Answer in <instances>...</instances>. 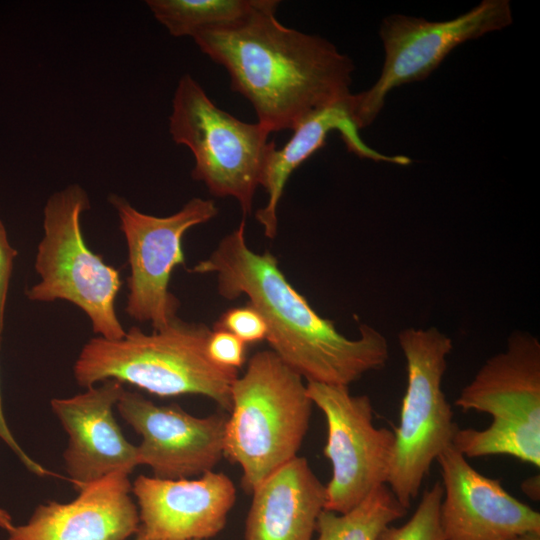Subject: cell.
<instances>
[{
    "mask_svg": "<svg viewBox=\"0 0 540 540\" xmlns=\"http://www.w3.org/2000/svg\"><path fill=\"white\" fill-rule=\"evenodd\" d=\"M539 476L531 477L522 483V490L533 500H539Z\"/></svg>",
    "mask_w": 540,
    "mask_h": 540,
    "instance_id": "484cf974",
    "label": "cell"
},
{
    "mask_svg": "<svg viewBox=\"0 0 540 540\" xmlns=\"http://www.w3.org/2000/svg\"><path fill=\"white\" fill-rule=\"evenodd\" d=\"M277 0L243 20L192 38L228 72L258 123L270 133L293 130L312 113L347 99L354 64L330 41L281 24Z\"/></svg>",
    "mask_w": 540,
    "mask_h": 540,
    "instance_id": "6da1fadb",
    "label": "cell"
},
{
    "mask_svg": "<svg viewBox=\"0 0 540 540\" xmlns=\"http://www.w3.org/2000/svg\"><path fill=\"white\" fill-rule=\"evenodd\" d=\"M214 329L228 331L242 340L252 344L266 340L267 325L260 313L251 305L230 308L222 314Z\"/></svg>",
    "mask_w": 540,
    "mask_h": 540,
    "instance_id": "7402d4cb",
    "label": "cell"
},
{
    "mask_svg": "<svg viewBox=\"0 0 540 540\" xmlns=\"http://www.w3.org/2000/svg\"><path fill=\"white\" fill-rule=\"evenodd\" d=\"M140 529L153 540H207L226 526L236 487L223 472L196 478L139 475L132 483Z\"/></svg>",
    "mask_w": 540,
    "mask_h": 540,
    "instance_id": "9a60e30c",
    "label": "cell"
},
{
    "mask_svg": "<svg viewBox=\"0 0 540 540\" xmlns=\"http://www.w3.org/2000/svg\"><path fill=\"white\" fill-rule=\"evenodd\" d=\"M108 201L117 212L128 248L125 311L130 318L161 330L177 318L180 303L169 291V281L174 268L184 264L183 237L214 218L218 208L212 199L194 197L176 213L158 217L138 211L116 194Z\"/></svg>",
    "mask_w": 540,
    "mask_h": 540,
    "instance_id": "30bf717a",
    "label": "cell"
},
{
    "mask_svg": "<svg viewBox=\"0 0 540 540\" xmlns=\"http://www.w3.org/2000/svg\"><path fill=\"white\" fill-rule=\"evenodd\" d=\"M244 540H313L325 506V485L297 456L251 492Z\"/></svg>",
    "mask_w": 540,
    "mask_h": 540,
    "instance_id": "e0dca14e",
    "label": "cell"
},
{
    "mask_svg": "<svg viewBox=\"0 0 540 540\" xmlns=\"http://www.w3.org/2000/svg\"><path fill=\"white\" fill-rule=\"evenodd\" d=\"M407 368V386L387 486L407 509L418 496L438 456L453 444L459 429L442 390L451 339L435 327L407 328L398 334Z\"/></svg>",
    "mask_w": 540,
    "mask_h": 540,
    "instance_id": "52a82bcc",
    "label": "cell"
},
{
    "mask_svg": "<svg viewBox=\"0 0 540 540\" xmlns=\"http://www.w3.org/2000/svg\"><path fill=\"white\" fill-rule=\"evenodd\" d=\"M124 390L122 383L110 379L50 401L68 436L63 459L77 492L113 472L130 474L138 466L137 446L125 438L113 414Z\"/></svg>",
    "mask_w": 540,
    "mask_h": 540,
    "instance_id": "5bb4252c",
    "label": "cell"
},
{
    "mask_svg": "<svg viewBox=\"0 0 540 540\" xmlns=\"http://www.w3.org/2000/svg\"><path fill=\"white\" fill-rule=\"evenodd\" d=\"M90 208L88 194L78 184L48 198L34 261L40 280L25 295L32 302H70L86 314L97 336L118 340L126 334L115 308L122 283L119 271L85 242L80 218Z\"/></svg>",
    "mask_w": 540,
    "mask_h": 540,
    "instance_id": "8992f818",
    "label": "cell"
},
{
    "mask_svg": "<svg viewBox=\"0 0 540 540\" xmlns=\"http://www.w3.org/2000/svg\"><path fill=\"white\" fill-rule=\"evenodd\" d=\"M407 511L387 484H383L347 512L323 509L313 540H376L387 526L404 517Z\"/></svg>",
    "mask_w": 540,
    "mask_h": 540,
    "instance_id": "ffe728a7",
    "label": "cell"
},
{
    "mask_svg": "<svg viewBox=\"0 0 540 540\" xmlns=\"http://www.w3.org/2000/svg\"><path fill=\"white\" fill-rule=\"evenodd\" d=\"M246 346L232 333L214 329L207 341V353L217 365L238 370L246 361Z\"/></svg>",
    "mask_w": 540,
    "mask_h": 540,
    "instance_id": "603a6c76",
    "label": "cell"
},
{
    "mask_svg": "<svg viewBox=\"0 0 540 540\" xmlns=\"http://www.w3.org/2000/svg\"><path fill=\"white\" fill-rule=\"evenodd\" d=\"M117 410L141 436L138 465L159 479L198 477L214 470L224 457L228 415L194 416L177 404L157 405L142 394L124 390Z\"/></svg>",
    "mask_w": 540,
    "mask_h": 540,
    "instance_id": "7c38bea8",
    "label": "cell"
},
{
    "mask_svg": "<svg viewBox=\"0 0 540 540\" xmlns=\"http://www.w3.org/2000/svg\"><path fill=\"white\" fill-rule=\"evenodd\" d=\"M513 22L508 0H484L460 16L444 21L393 14L383 19L380 38L384 63L377 81L350 96V113L358 129L373 123L390 91L426 79L466 41L502 30Z\"/></svg>",
    "mask_w": 540,
    "mask_h": 540,
    "instance_id": "9c48e42d",
    "label": "cell"
},
{
    "mask_svg": "<svg viewBox=\"0 0 540 540\" xmlns=\"http://www.w3.org/2000/svg\"><path fill=\"white\" fill-rule=\"evenodd\" d=\"M445 540H514L540 532V513L508 493L498 479L474 469L452 444L437 458Z\"/></svg>",
    "mask_w": 540,
    "mask_h": 540,
    "instance_id": "4fadbf2b",
    "label": "cell"
},
{
    "mask_svg": "<svg viewBox=\"0 0 540 540\" xmlns=\"http://www.w3.org/2000/svg\"><path fill=\"white\" fill-rule=\"evenodd\" d=\"M350 96L309 115L293 129L292 136L283 147H274L269 153L260 181V186L268 195V201L255 213L267 238L273 239L277 234V209L290 175L325 145L330 132L339 131L348 150L358 157L403 166L411 163L406 156L382 154L362 141L359 129L351 117Z\"/></svg>",
    "mask_w": 540,
    "mask_h": 540,
    "instance_id": "ac0fdd59",
    "label": "cell"
},
{
    "mask_svg": "<svg viewBox=\"0 0 540 540\" xmlns=\"http://www.w3.org/2000/svg\"><path fill=\"white\" fill-rule=\"evenodd\" d=\"M133 540H153V539L146 536L144 532L141 529H139V531L135 534V537Z\"/></svg>",
    "mask_w": 540,
    "mask_h": 540,
    "instance_id": "f1b7e54d",
    "label": "cell"
},
{
    "mask_svg": "<svg viewBox=\"0 0 540 540\" xmlns=\"http://www.w3.org/2000/svg\"><path fill=\"white\" fill-rule=\"evenodd\" d=\"M131 493L129 474L113 472L83 487L70 502L38 505L6 540H127L140 529Z\"/></svg>",
    "mask_w": 540,
    "mask_h": 540,
    "instance_id": "2e32d148",
    "label": "cell"
},
{
    "mask_svg": "<svg viewBox=\"0 0 540 540\" xmlns=\"http://www.w3.org/2000/svg\"><path fill=\"white\" fill-rule=\"evenodd\" d=\"M1 343V335H0ZM0 439L11 449V451L16 455L24 467L31 473L44 477L52 476L53 472L49 471L38 462L33 460L20 446L13 436L7 421L4 416L3 406H2V396H1V387H0Z\"/></svg>",
    "mask_w": 540,
    "mask_h": 540,
    "instance_id": "d4e9b609",
    "label": "cell"
},
{
    "mask_svg": "<svg viewBox=\"0 0 540 540\" xmlns=\"http://www.w3.org/2000/svg\"><path fill=\"white\" fill-rule=\"evenodd\" d=\"M514 540H540V532H530L518 536Z\"/></svg>",
    "mask_w": 540,
    "mask_h": 540,
    "instance_id": "83f0119b",
    "label": "cell"
},
{
    "mask_svg": "<svg viewBox=\"0 0 540 540\" xmlns=\"http://www.w3.org/2000/svg\"><path fill=\"white\" fill-rule=\"evenodd\" d=\"M455 405L492 416L482 430L458 429L453 445L466 458L508 455L540 466V343L513 333L504 352L489 358Z\"/></svg>",
    "mask_w": 540,
    "mask_h": 540,
    "instance_id": "5b68a950",
    "label": "cell"
},
{
    "mask_svg": "<svg viewBox=\"0 0 540 540\" xmlns=\"http://www.w3.org/2000/svg\"><path fill=\"white\" fill-rule=\"evenodd\" d=\"M172 140L187 146L195 160L192 178L216 197H232L249 215L271 150L270 132L220 109L189 74L177 84L169 116Z\"/></svg>",
    "mask_w": 540,
    "mask_h": 540,
    "instance_id": "ba28073f",
    "label": "cell"
},
{
    "mask_svg": "<svg viewBox=\"0 0 540 540\" xmlns=\"http://www.w3.org/2000/svg\"><path fill=\"white\" fill-rule=\"evenodd\" d=\"M230 399L224 457L240 466L243 488L251 493L298 456L313 403L303 377L271 349L249 359Z\"/></svg>",
    "mask_w": 540,
    "mask_h": 540,
    "instance_id": "277c9868",
    "label": "cell"
},
{
    "mask_svg": "<svg viewBox=\"0 0 540 540\" xmlns=\"http://www.w3.org/2000/svg\"><path fill=\"white\" fill-rule=\"evenodd\" d=\"M14 526L11 515L0 507V528L9 532Z\"/></svg>",
    "mask_w": 540,
    "mask_h": 540,
    "instance_id": "4316f807",
    "label": "cell"
},
{
    "mask_svg": "<svg viewBox=\"0 0 540 540\" xmlns=\"http://www.w3.org/2000/svg\"><path fill=\"white\" fill-rule=\"evenodd\" d=\"M268 0H147L155 19L174 37L233 25L261 9Z\"/></svg>",
    "mask_w": 540,
    "mask_h": 540,
    "instance_id": "d6986e66",
    "label": "cell"
},
{
    "mask_svg": "<svg viewBox=\"0 0 540 540\" xmlns=\"http://www.w3.org/2000/svg\"><path fill=\"white\" fill-rule=\"evenodd\" d=\"M245 230L242 219L190 272L216 273L223 298L245 295L267 325L271 350L307 381L349 386L385 366L389 353L384 335L366 324L359 326L357 339L342 335L288 282L273 254L248 247Z\"/></svg>",
    "mask_w": 540,
    "mask_h": 540,
    "instance_id": "7a4b0ae2",
    "label": "cell"
},
{
    "mask_svg": "<svg viewBox=\"0 0 540 540\" xmlns=\"http://www.w3.org/2000/svg\"><path fill=\"white\" fill-rule=\"evenodd\" d=\"M306 387L327 423L324 455L332 476L325 485L324 509L344 513L387 483L394 432L374 426L367 395H352L349 386L314 381H307Z\"/></svg>",
    "mask_w": 540,
    "mask_h": 540,
    "instance_id": "8fae6325",
    "label": "cell"
},
{
    "mask_svg": "<svg viewBox=\"0 0 540 540\" xmlns=\"http://www.w3.org/2000/svg\"><path fill=\"white\" fill-rule=\"evenodd\" d=\"M443 486L435 482L426 489L412 516L400 526H387L376 540H445L439 510Z\"/></svg>",
    "mask_w": 540,
    "mask_h": 540,
    "instance_id": "44dd1931",
    "label": "cell"
},
{
    "mask_svg": "<svg viewBox=\"0 0 540 540\" xmlns=\"http://www.w3.org/2000/svg\"><path fill=\"white\" fill-rule=\"evenodd\" d=\"M16 255L17 251L11 246L0 219V335L4 329L7 295Z\"/></svg>",
    "mask_w": 540,
    "mask_h": 540,
    "instance_id": "cb8c5ba5",
    "label": "cell"
},
{
    "mask_svg": "<svg viewBox=\"0 0 540 540\" xmlns=\"http://www.w3.org/2000/svg\"><path fill=\"white\" fill-rule=\"evenodd\" d=\"M211 331L205 324L177 317L150 334L133 326L118 340L93 337L75 361V381L88 388L112 379L160 397L201 395L228 412L231 388L239 374L209 358Z\"/></svg>",
    "mask_w": 540,
    "mask_h": 540,
    "instance_id": "3957f363",
    "label": "cell"
}]
</instances>
